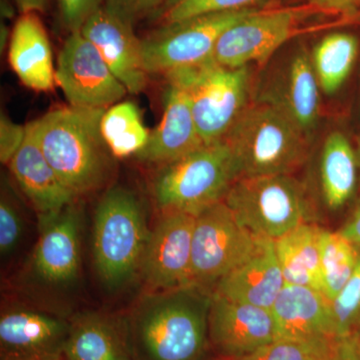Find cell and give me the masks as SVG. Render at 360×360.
Here are the masks:
<instances>
[{"mask_svg": "<svg viewBox=\"0 0 360 360\" xmlns=\"http://www.w3.org/2000/svg\"><path fill=\"white\" fill-rule=\"evenodd\" d=\"M212 295L189 285L142 296L124 319L134 360H202Z\"/></svg>", "mask_w": 360, "mask_h": 360, "instance_id": "obj_1", "label": "cell"}, {"mask_svg": "<svg viewBox=\"0 0 360 360\" xmlns=\"http://www.w3.org/2000/svg\"><path fill=\"white\" fill-rule=\"evenodd\" d=\"M257 7L205 14L165 25L141 39L142 58L148 75H167L180 68L202 65L212 58L222 33L257 11Z\"/></svg>", "mask_w": 360, "mask_h": 360, "instance_id": "obj_9", "label": "cell"}, {"mask_svg": "<svg viewBox=\"0 0 360 360\" xmlns=\"http://www.w3.org/2000/svg\"><path fill=\"white\" fill-rule=\"evenodd\" d=\"M270 310L278 340L326 347L338 338L330 302L321 291L285 283Z\"/></svg>", "mask_w": 360, "mask_h": 360, "instance_id": "obj_18", "label": "cell"}, {"mask_svg": "<svg viewBox=\"0 0 360 360\" xmlns=\"http://www.w3.org/2000/svg\"><path fill=\"white\" fill-rule=\"evenodd\" d=\"M104 141L116 158L136 155L148 144L150 131L132 101L115 103L104 111L101 122Z\"/></svg>", "mask_w": 360, "mask_h": 360, "instance_id": "obj_27", "label": "cell"}, {"mask_svg": "<svg viewBox=\"0 0 360 360\" xmlns=\"http://www.w3.org/2000/svg\"><path fill=\"white\" fill-rule=\"evenodd\" d=\"M20 13H44L47 7L49 0H15Z\"/></svg>", "mask_w": 360, "mask_h": 360, "instance_id": "obj_39", "label": "cell"}, {"mask_svg": "<svg viewBox=\"0 0 360 360\" xmlns=\"http://www.w3.org/2000/svg\"><path fill=\"white\" fill-rule=\"evenodd\" d=\"M149 232L141 200L124 187L103 194L94 214V267L108 290L127 285L141 271Z\"/></svg>", "mask_w": 360, "mask_h": 360, "instance_id": "obj_4", "label": "cell"}, {"mask_svg": "<svg viewBox=\"0 0 360 360\" xmlns=\"http://www.w3.org/2000/svg\"><path fill=\"white\" fill-rule=\"evenodd\" d=\"M61 20L68 32L82 30L90 16L104 6V0H58Z\"/></svg>", "mask_w": 360, "mask_h": 360, "instance_id": "obj_33", "label": "cell"}, {"mask_svg": "<svg viewBox=\"0 0 360 360\" xmlns=\"http://www.w3.org/2000/svg\"><path fill=\"white\" fill-rule=\"evenodd\" d=\"M321 13L315 7L257 9L227 28L219 37L212 60L229 68L264 63L286 41L302 32V21Z\"/></svg>", "mask_w": 360, "mask_h": 360, "instance_id": "obj_10", "label": "cell"}, {"mask_svg": "<svg viewBox=\"0 0 360 360\" xmlns=\"http://www.w3.org/2000/svg\"><path fill=\"white\" fill-rule=\"evenodd\" d=\"M56 77L70 105L78 108H108L127 92L80 30L70 33L59 52Z\"/></svg>", "mask_w": 360, "mask_h": 360, "instance_id": "obj_11", "label": "cell"}, {"mask_svg": "<svg viewBox=\"0 0 360 360\" xmlns=\"http://www.w3.org/2000/svg\"><path fill=\"white\" fill-rule=\"evenodd\" d=\"M360 250L340 231L323 229L321 240L322 293L333 300L354 274Z\"/></svg>", "mask_w": 360, "mask_h": 360, "instance_id": "obj_28", "label": "cell"}, {"mask_svg": "<svg viewBox=\"0 0 360 360\" xmlns=\"http://www.w3.org/2000/svg\"><path fill=\"white\" fill-rule=\"evenodd\" d=\"M224 141L231 149L239 177L292 174L307 160L309 148V135L267 98L250 104Z\"/></svg>", "mask_w": 360, "mask_h": 360, "instance_id": "obj_3", "label": "cell"}, {"mask_svg": "<svg viewBox=\"0 0 360 360\" xmlns=\"http://www.w3.org/2000/svg\"><path fill=\"white\" fill-rule=\"evenodd\" d=\"M70 321L15 309L0 317V360H65Z\"/></svg>", "mask_w": 360, "mask_h": 360, "instance_id": "obj_15", "label": "cell"}, {"mask_svg": "<svg viewBox=\"0 0 360 360\" xmlns=\"http://www.w3.org/2000/svg\"><path fill=\"white\" fill-rule=\"evenodd\" d=\"M26 136V125H20L4 113L0 117V160L8 165L16 155Z\"/></svg>", "mask_w": 360, "mask_h": 360, "instance_id": "obj_35", "label": "cell"}, {"mask_svg": "<svg viewBox=\"0 0 360 360\" xmlns=\"http://www.w3.org/2000/svg\"><path fill=\"white\" fill-rule=\"evenodd\" d=\"M321 360H360V333L336 338Z\"/></svg>", "mask_w": 360, "mask_h": 360, "instance_id": "obj_36", "label": "cell"}, {"mask_svg": "<svg viewBox=\"0 0 360 360\" xmlns=\"http://www.w3.org/2000/svg\"><path fill=\"white\" fill-rule=\"evenodd\" d=\"M25 232V219L13 191L2 184L0 198V255L8 257L20 245Z\"/></svg>", "mask_w": 360, "mask_h": 360, "instance_id": "obj_30", "label": "cell"}, {"mask_svg": "<svg viewBox=\"0 0 360 360\" xmlns=\"http://www.w3.org/2000/svg\"><path fill=\"white\" fill-rule=\"evenodd\" d=\"M65 360H134L125 319L99 314L70 321Z\"/></svg>", "mask_w": 360, "mask_h": 360, "instance_id": "obj_22", "label": "cell"}, {"mask_svg": "<svg viewBox=\"0 0 360 360\" xmlns=\"http://www.w3.org/2000/svg\"><path fill=\"white\" fill-rule=\"evenodd\" d=\"M323 229L315 222L298 225L274 241L286 284L307 286L322 292L321 240Z\"/></svg>", "mask_w": 360, "mask_h": 360, "instance_id": "obj_24", "label": "cell"}, {"mask_svg": "<svg viewBox=\"0 0 360 360\" xmlns=\"http://www.w3.org/2000/svg\"><path fill=\"white\" fill-rule=\"evenodd\" d=\"M195 215L160 212L149 232L141 274L148 292L189 286Z\"/></svg>", "mask_w": 360, "mask_h": 360, "instance_id": "obj_12", "label": "cell"}, {"mask_svg": "<svg viewBox=\"0 0 360 360\" xmlns=\"http://www.w3.org/2000/svg\"><path fill=\"white\" fill-rule=\"evenodd\" d=\"M333 342L317 347L297 341L276 340L252 354L229 360H321Z\"/></svg>", "mask_w": 360, "mask_h": 360, "instance_id": "obj_32", "label": "cell"}, {"mask_svg": "<svg viewBox=\"0 0 360 360\" xmlns=\"http://www.w3.org/2000/svg\"><path fill=\"white\" fill-rule=\"evenodd\" d=\"M322 13L340 14L348 20L360 15V0H307Z\"/></svg>", "mask_w": 360, "mask_h": 360, "instance_id": "obj_37", "label": "cell"}, {"mask_svg": "<svg viewBox=\"0 0 360 360\" xmlns=\"http://www.w3.org/2000/svg\"><path fill=\"white\" fill-rule=\"evenodd\" d=\"M8 167L39 217L77 202V196L61 181L42 153L34 120L26 124L25 141Z\"/></svg>", "mask_w": 360, "mask_h": 360, "instance_id": "obj_19", "label": "cell"}, {"mask_svg": "<svg viewBox=\"0 0 360 360\" xmlns=\"http://www.w3.org/2000/svg\"><path fill=\"white\" fill-rule=\"evenodd\" d=\"M338 231L360 248V198L352 214Z\"/></svg>", "mask_w": 360, "mask_h": 360, "instance_id": "obj_38", "label": "cell"}, {"mask_svg": "<svg viewBox=\"0 0 360 360\" xmlns=\"http://www.w3.org/2000/svg\"><path fill=\"white\" fill-rule=\"evenodd\" d=\"M262 238L239 224L224 201L195 215L189 285L210 290L243 264Z\"/></svg>", "mask_w": 360, "mask_h": 360, "instance_id": "obj_8", "label": "cell"}, {"mask_svg": "<svg viewBox=\"0 0 360 360\" xmlns=\"http://www.w3.org/2000/svg\"><path fill=\"white\" fill-rule=\"evenodd\" d=\"M224 201L239 224L259 238L276 241L298 225L314 222L309 191L292 174L239 177Z\"/></svg>", "mask_w": 360, "mask_h": 360, "instance_id": "obj_6", "label": "cell"}, {"mask_svg": "<svg viewBox=\"0 0 360 360\" xmlns=\"http://www.w3.org/2000/svg\"><path fill=\"white\" fill-rule=\"evenodd\" d=\"M284 284L274 241L262 238L253 255L220 279L213 292L270 309Z\"/></svg>", "mask_w": 360, "mask_h": 360, "instance_id": "obj_20", "label": "cell"}, {"mask_svg": "<svg viewBox=\"0 0 360 360\" xmlns=\"http://www.w3.org/2000/svg\"><path fill=\"white\" fill-rule=\"evenodd\" d=\"M262 0H174L165 14V25L205 14L253 8Z\"/></svg>", "mask_w": 360, "mask_h": 360, "instance_id": "obj_31", "label": "cell"}, {"mask_svg": "<svg viewBox=\"0 0 360 360\" xmlns=\"http://www.w3.org/2000/svg\"><path fill=\"white\" fill-rule=\"evenodd\" d=\"M167 75L186 86L196 127L205 146L224 141L250 104L248 66L224 68L210 59L202 65L180 68Z\"/></svg>", "mask_w": 360, "mask_h": 360, "instance_id": "obj_7", "label": "cell"}, {"mask_svg": "<svg viewBox=\"0 0 360 360\" xmlns=\"http://www.w3.org/2000/svg\"><path fill=\"white\" fill-rule=\"evenodd\" d=\"M319 79L312 65L311 56L300 49L290 59L281 87L266 97L286 111L309 136L317 127L321 116Z\"/></svg>", "mask_w": 360, "mask_h": 360, "instance_id": "obj_23", "label": "cell"}, {"mask_svg": "<svg viewBox=\"0 0 360 360\" xmlns=\"http://www.w3.org/2000/svg\"><path fill=\"white\" fill-rule=\"evenodd\" d=\"M239 177L231 149L221 141L203 146L160 167L153 181V195L160 212L198 215L224 201Z\"/></svg>", "mask_w": 360, "mask_h": 360, "instance_id": "obj_5", "label": "cell"}, {"mask_svg": "<svg viewBox=\"0 0 360 360\" xmlns=\"http://www.w3.org/2000/svg\"><path fill=\"white\" fill-rule=\"evenodd\" d=\"M105 110L59 106L34 120L42 153L77 198L101 188L110 175L111 153L101 131Z\"/></svg>", "mask_w": 360, "mask_h": 360, "instance_id": "obj_2", "label": "cell"}, {"mask_svg": "<svg viewBox=\"0 0 360 360\" xmlns=\"http://www.w3.org/2000/svg\"><path fill=\"white\" fill-rule=\"evenodd\" d=\"M330 310L336 338L360 333V253L354 274L331 300Z\"/></svg>", "mask_w": 360, "mask_h": 360, "instance_id": "obj_29", "label": "cell"}, {"mask_svg": "<svg viewBox=\"0 0 360 360\" xmlns=\"http://www.w3.org/2000/svg\"><path fill=\"white\" fill-rule=\"evenodd\" d=\"M278 340L271 310L213 292L210 343L221 360L239 359Z\"/></svg>", "mask_w": 360, "mask_h": 360, "instance_id": "obj_14", "label": "cell"}, {"mask_svg": "<svg viewBox=\"0 0 360 360\" xmlns=\"http://www.w3.org/2000/svg\"><path fill=\"white\" fill-rule=\"evenodd\" d=\"M359 49V39L348 32L329 33L317 42L311 61L324 94L333 96L345 84L354 68Z\"/></svg>", "mask_w": 360, "mask_h": 360, "instance_id": "obj_26", "label": "cell"}, {"mask_svg": "<svg viewBox=\"0 0 360 360\" xmlns=\"http://www.w3.org/2000/svg\"><path fill=\"white\" fill-rule=\"evenodd\" d=\"M9 65L21 84L39 92L56 87L51 42L37 13H23L9 39Z\"/></svg>", "mask_w": 360, "mask_h": 360, "instance_id": "obj_21", "label": "cell"}, {"mask_svg": "<svg viewBox=\"0 0 360 360\" xmlns=\"http://www.w3.org/2000/svg\"><path fill=\"white\" fill-rule=\"evenodd\" d=\"M357 156L343 132H330L322 146L319 162L321 195L329 210H340L354 195L357 184Z\"/></svg>", "mask_w": 360, "mask_h": 360, "instance_id": "obj_25", "label": "cell"}, {"mask_svg": "<svg viewBox=\"0 0 360 360\" xmlns=\"http://www.w3.org/2000/svg\"><path fill=\"white\" fill-rule=\"evenodd\" d=\"M8 30L6 25H1V49L6 47L7 39H8Z\"/></svg>", "mask_w": 360, "mask_h": 360, "instance_id": "obj_40", "label": "cell"}, {"mask_svg": "<svg viewBox=\"0 0 360 360\" xmlns=\"http://www.w3.org/2000/svg\"><path fill=\"white\" fill-rule=\"evenodd\" d=\"M172 0H104V6L118 18L134 25Z\"/></svg>", "mask_w": 360, "mask_h": 360, "instance_id": "obj_34", "label": "cell"}, {"mask_svg": "<svg viewBox=\"0 0 360 360\" xmlns=\"http://www.w3.org/2000/svg\"><path fill=\"white\" fill-rule=\"evenodd\" d=\"M80 32L96 47L127 92L143 91L148 75L142 58L141 39L135 35L134 25L103 6L90 16Z\"/></svg>", "mask_w": 360, "mask_h": 360, "instance_id": "obj_17", "label": "cell"}, {"mask_svg": "<svg viewBox=\"0 0 360 360\" xmlns=\"http://www.w3.org/2000/svg\"><path fill=\"white\" fill-rule=\"evenodd\" d=\"M39 217L40 233L32 259L33 276L52 288H68L80 274L82 212L77 202Z\"/></svg>", "mask_w": 360, "mask_h": 360, "instance_id": "obj_13", "label": "cell"}, {"mask_svg": "<svg viewBox=\"0 0 360 360\" xmlns=\"http://www.w3.org/2000/svg\"><path fill=\"white\" fill-rule=\"evenodd\" d=\"M163 115L160 124L150 132L148 144L137 153L142 162L158 167L180 160L205 146L194 120L186 86L172 75H165Z\"/></svg>", "mask_w": 360, "mask_h": 360, "instance_id": "obj_16", "label": "cell"}]
</instances>
